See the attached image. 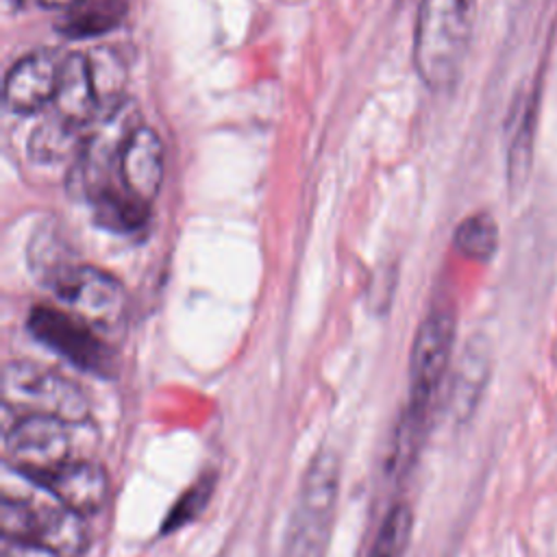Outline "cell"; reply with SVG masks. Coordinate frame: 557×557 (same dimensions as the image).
I'll return each instance as SVG.
<instances>
[{
	"label": "cell",
	"mask_w": 557,
	"mask_h": 557,
	"mask_svg": "<svg viewBox=\"0 0 557 557\" xmlns=\"http://www.w3.org/2000/svg\"><path fill=\"white\" fill-rule=\"evenodd\" d=\"M339 455L331 448L315 453L302 472L281 557H326L339 498Z\"/></svg>",
	"instance_id": "cell-3"
},
{
	"label": "cell",
	"mask_w": 557,
	"mask_h": 557,
	"mask_svg": "<svg viewBox=\"0 0 557 557\" xmlns=\"http://www.w3.org/2000/svg\"><path fill=\"white\" fill-rule=\"evenodd\" d=\"M52 104L59 117L83 131H87L98 117L100 102L85 54L74 52L61 61V74Z\"/></svg>",
	"instance_id": "cell-13"
},
{
	"label": "cell",
	"mask_w": 557,
	"mask_h": 557,
	"mask_svg": "<svg viewBox=\"0 0 557 557\" xmlns=\"http://www.w3.org/2000/svg\"><path fill=\"white\" fill-rule=\"evenodd\" d=\"M39 7H44V9H54V11H72V9H76L83 0H35Z\"/></svg>",
	"instance_id": "cell-24"
},
{
	"label": "cell",
	"mask_w": 557,
	"mask_h": 557,
	"mask_svg": "<svg viewBox=\"0 0 557 557\" xmlns=\"http://www.w3.org/2000/svg\"><path fill=\"white\" fill-rule=\"evenodd\" d=\"M455 313L433 309L416 331L409 352L407 405L394 431L387 457V472L403 479L413 468L431 429L433 407L448 374L455 346Z\"/></svg>",
	"instance_id": "cell-1"
},
{
	"label": "cell",
	"mask_w": 557,
	"mask_h": 557,
	"mask_svg": "<svg viewBox=\"0 0 557 557\" xmlns=\"http://www.w3.org/2000/svg\"><path fill=\"white\" fill-rule=\"evenodd\" d=\"M213 487H215V474H202L200 479H196L165 513L163 524H161V535L174 533V531L183 529L185 524L194 522L209 505Z\"/></svg>",
	"instance_id": "cell-22"
},
{
	"label": "cell",
	"mask_w": 557,
	"mask_h": 557,
	"mask_svg": "<svg viewBox=\"0 0 557 557\" xmlns=\"http://www.w3.org/2000/svg\"><path fill=\"white\" fill-rule=\"evenodd\" d=\"M540 115V87H533L516 102L513 131L507 148V183L511 194L524 189L533 168V146Z\"/></svg>",
	"instance_id": "cell-14"
},
{
	"label": "cell",
	"mask_w": 557,
	"mask_h": 557,
	"mask_svg": "<svg viewBox=\"0 0 557 557\" xmlns=\"http://www.w3.org/2000/svg\"><path fill=\"white\" fill-rule=\"evenodd\" d=\"M87 57L100 111L124 98V63L111 48H94Z\"/></svg>",
	"instance_id": "cell-21"
},
{
	"label": "cell",
	"mask_w": 557,
	"mask_h": 557,
	"mask_svg": "<svg viewBox=\"0 0 557 557\" xmlns=\"http://www.w3.org/2000/svg\"><path fill=\"white\" fill-rule=\"evenodd\" d=\"M67 426V422L50 416H20L4 435L7 463L28 481H41L46 474L70 461Z\"/></svg>",
	"instance_id": "cell-7"
},
{
	"label": "cell",
	"mask_w": 557,
	"mask_h": 557,
	"mask_svg": "<svg viewBox=\"0 0 557 557\" xmlns=\"http://www.w3.org/2000/svg\"><path fill=\"white\" fill-rule=\"evenodd\" d=\"M61 61L46 50L17 59L4 76V104L11 113L30 115L54 102Z\"/></svg>",
	"instance_id": "cell-9"
},
{
	"label": "cell",
	"mask_w": 557,
	"mask_h": 557,
	"mask_svg": "<svg viewBox=\"0 0 557 557\" xmlns=\"http://www.w3.org/2000/svg\"><path fill=\"white\" fill-rule=\"evenodd\" d=\"M37 485L48 490L59 505L81 516L98 511L107 498L109 487L102 466L85 459L65 461L41 481H37Z\"/></svg>",
	"instance_id": "cell-11"
},
{
	"label": "cell",
	"mask_w": 557,
	"mask_h": 557,
	"mask_svg": "<svg viewBox=\"0 0 557 557\" xmlns=\"http://www.w3.org/2000/svg\"><path fill=\"white\" fill-rule=\"evenodd\" d=\"M39 520V511L24 500L4 496L0 507V522H2V540L9 542H26L30 544L35 527Z\"/></svg>",
	"instance_id": "cell-23"
},
{
	"label": "cell",
	"mask_w": 557,
	"mask_h": 557,
	"mask_svg": "<svg viewBox=\"0 0 557 557\" xmlns=\"http://www.w3.org/2000/svg\"><path fill=\"white\" fill-rule=\"evenodd\" d=\"M30 544L50 557H78L87 546L83 516L63 505L39 511Z\"/></svg>",
	"instance_id": "cell-15"
},
{
	"label": "cell",
	"mask_w": 557,
	"mask_h": 557,
	"mask_svg": "<svg viewBox=\"0 0 557 557\" xmlns=\"http://www.w3.org/2000/svg\"><path fill=\"white\" fill-rule=\"evenodd\" d=\"M490 374H492V346L485 335H472L466 342L450 376L446 400H448L450 418L455 422L463 424L474 416L483 398V392L490 383Z\"/></svg>",
	"instance_id": "cell-10"
},
{
	"label": "cell",
	"mask_w": 557,
	"mask_h": 557,
	"mask_svg": "<svg viewBox=\"0 0 557 557\" xmlns=\"http://www.w3.org/2000/svg\"><path fill=\"white\" fill-rule=\"evenodd\" d=\"M4 407L37 416L81 422L87 416V398L63 374L33 361H9L2 374Z\"/></svg>",
	"instance_id": "cell-4"
},
{
	"label": "cell",
	"mask_w": 557,
	"mask_h": 557,
	"mask_svg": "<svg viewBox=\"0 0 557 557\" xmlns=\"http://www.w3.org/2000/svg\"><path fill=\"white\" fill-rule=\"evenodd\" d=\"M85 131L65 122L57 113L46 117L28 139V154L37 163H57L83 148Z\"/></svg>",
	"instance_id": "cell-18"
},
{
	"label": "cell",
	"mask_w": 557,
	"mask_h": 557,
	"mask_svg": "<svg viewBox=\"0 0 557 557\" xmlns=\"http://www.w3.org/2000/svg\"><path fill=\"white\" fill-rule=\"evenodd\" d=\"M141 126L139 109L131 98L102 109L85 131L78 154V183L87 200L115 185L122 152L131 135Z\"/></svg>",
	"instance_id": "cell-5"
},
{
	"label": "cell",
	"mask_w": 557,
	"mask_h": 557,
	"mask_svg": "<svg viewBox=\"0 0 557 557\" xmlns=\"http://www.w3.org/2000/svg\"><path fill=\"white\" fill-rule=\"evenodd\" d=\"M524 2H533V0H524Z\"/></svg>",
	"instance_id": "cell-25"
},
{
	"label": "cell",
	"mask_w": 557,
	"mask_h": 557,
	"mask_svg": "<svg viewBox=\"0 0 557 557\" xmlns=\"http://www.w3.org/2000/svg\"><path fill=\"white\" fill-rule=\"evenodd\" d=\"M453 244H455L457 252L463 255L466 259L485 263L498 250V224L485 211L472 213L457 224Z\"/></svg>",
	"instance_id": "cell-19"
},
{
	"label": "cell",
	"mask_w": 557,
	"mask_h": 557,
	"mask_svg": "<svg viewBox=\"0 0 557 557\" xmlns=\"http://www.w3.org/2000/svg\"><path fill=\"white\" fill-rule=\"evenodd\" d=\"M48 285L57 298L67 305L70 313L94 329L113 326L124 318L126 292L122 283L104 270L70 263Z\"/></svg>",
	"instance_id": "cell-8"
},
{
	"label": "cell",
	"mask_w": 557,
	"mask_h": 557,
	"mask_svg": "<svg viewBox=\"0 0 557 557\" xmlns=\"http://www.w3.org/2000/svg\"><path fill=\"white\" fill-rule=\"evenodd\" d=\"M413 533V511L407 503H396L387 509L372 540L368 557H403Z\"/></svg>",
	"instance_id": "cell-20"
},
{
	"label": "cell",
	"mask_w": 557,
	"mask_h": 557,
	"mask_svg": "<svg viewBox=\"0 0 557 557\" xmlns=\"http://www.w3.org/2000/svg\"><path fill=\"white\" fill-rule=\"evenodd\" d=\"M128 0H83L59 22V30L70 39L98 37L113 30L126 15Z\"/></svg>",
	"instance_id": "cell-17"
},
{
	"label": "cell",
	"mask_w": 557,
	"mask_h": 557,
	"mask_svg": "<svg viewBox=\"0 0 557 557\" xmlns=\"http://www.w3.org/2000/svg\"><path fill=\"white\" fill-rule=\"evenodd\" d=\"M476 17V0H420L413 30V65L429 89L457 83Z\"/></svg>",
	"instance_id": "cell-2"
},
{
	"label": "cell",
	"mask_w": 557,
	"mask_h": 557,
	"mask_svg": "<svg viewBox=\"0 0 557 557\" xmlns=\"http://www.w3.org/2000/svg\"><path fill=\"white\" fill-rule=\"evenodd\" d=\"M120 185L137 200L150 205L163 181V144L150 126H139L120 159Z\"/></svg>",
	"instance_id": "cell-12"
},
{
	"label": "cell",
	"mask_w": 557,
	"mask_h": 557,
	"mask_svg": "<svg viewBox=\"0 0 557 557\" xmlns=\"http://www.w3.org/2000/svg\"><path fill=\"white\" fill-rule=\"evenodd\" d=\"M26 326L39 344L70 361L74 368L94 376H111L115 372L113 350L96 335L94 326L78 315L57 307L37 305L30 309Z\"/></svg>",
	"instance_id": "cell-6"
},
{
	"label": "cell",
	"mask_w": 557,
	"mask_h": 557,
	"mask_svg": "<svg viewBox=\"0 0 557 557\" xmlns=\"http://www.w3.org/2000/svg\"><path fill=\"white\" fill-rule=\"evenodd\" d=\"M96 222L113 233H133L141 228L150 215V205L131 196L120 181L94 198H89Z\"/></svg>",
	"instance_id": "cell-16"
}]
</instances>
